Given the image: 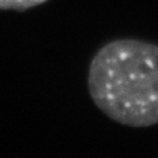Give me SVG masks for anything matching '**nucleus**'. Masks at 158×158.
<instances>
[{
	"instance_id": "1",
	"label": "nucleus",
	"mask_w": 158,
	"mask_h": 158,
	"mask_svg": "<svg viewBox=\"0 0 158 158\" xmlns=\"http://www.w3.org/2000/svg\"><path fill=\"white\" fill-rule=\"evenodd\" d=\"M93 102L109 119L130 127L158 125V45L125 38L105 44L88 69Z\"/></svg>"
},
{
	"instance_id": "2",
	"label": "nucleus",
	"mask_w": 158,
	"mask_h": 158,
	"mask_svg": "<svg viewBox=\"0 0 158 158\" xmlns=\"http://www.w3.org/2000/svg\"><path fill=\"white\" fill-rule=\"evenodd\" d=\"M45 2H48V0H0V10L24 11V10L39 6Z\"/></svg>"
}]
</instances>
